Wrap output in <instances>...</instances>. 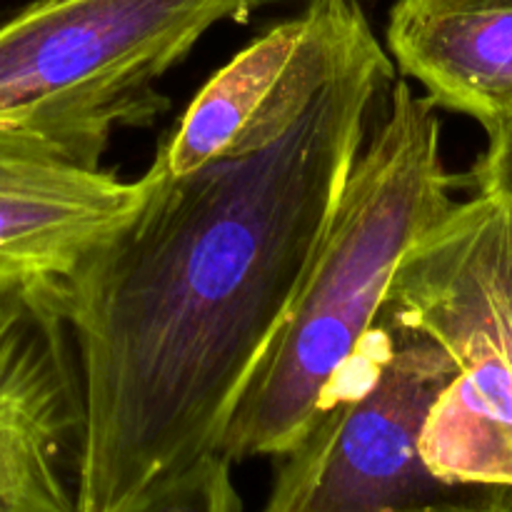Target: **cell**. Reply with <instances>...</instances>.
<instances>
[{
	"label": "cell",
	"instance_id": "1",
	"mask_svg": "<svg viewBox=\"0 0 512 512\" xmlns=\"http://www.w3.org/2000/svg\"><path fill=\"white\" fill-rule=\"evenodd\" d=\"M395 65L375 33L313 93L145 198L60 285L83 383L75 512L218 453L323 240Z\"/></svg>",
	"mask_w": 512,
	"mask_h": 512
},
{
	"label": "cell",
	"instance_id": "2",
	"mask_svg": "<svg viewBox=\"0 0 512 512\" xmlns=\"http://www.w3.org/2000/svg\"><path fill=\"white\" fill-rule=\"evenodd\" d=\"M288 315L250 375L218 453L283 458L378 323L405 255L448 215L455 178L438 108L408 80L388 88Z\"/></svg>",
	"mask_w": 512,
	"mask_h": 512
},
{
	"label": "cell",
	"instance_id": "3",
	"mask_svg": "<svg viewBox=\"0 0 512 512\" xmlns=\"http://www.w3.org/2000/svg\"><path fill=\"white\" fill-rule=\"evenodd\" d=\"M263 0H30L0 18V135L100 168L118 130L168 110L158 83Z\"/></svg>",
	"mask_w": 512,
	"mask_h": 512
},
{
	"label": "cell",
	"instance_id": "4",
	"mask_svg": "<svg viewBox=\"0 0 512 512\" xmlns=\"http://www.w3.org/2000/svg\"><path fill=\"white\" fill-rule=\"evenodd\" d=\"M460 368L425 330L378 323L283 455L263 512H512V488L453 483L423 455L430 413Z\"/></svg>",
	"mask_w": 512,
	"mask_h": 512
},
{
	"label": "cell",
	"instance_id": "5",
	"mask_svg": "<svg viewBox=\"0 0 512 512\" xmlns=\"http://www.w3.org/2000/svg\"><path fill=\"white\" fill-rule=\"evenodd\" d=\"M83 428L60 288L0 283V512H75Z\"/></svg>",
	"mask_w": 512,
	"mask_h": 512
},
{
	"label": "cell",
	"instance_id": "6",
	"mask_svg": "<svg viewBox=\"0 0 512 512\" xmlns=\"http://www.w3.org/2000/svg\"><path fill=\"white\" fill-rule=\"evenodd\" d=\"M370 35L358 0H305L205 83L155 163L168 175L200 168L255 120L320 88Z\"/></svg>",
	"mask_w": 512,
	"mask_h": 512
},
{
	"label": "cell",
	"instance_id": "7",
	"mask_svg": "<svg viewBox=\"0 0 512 512\" xmlns=\"http://www.w3.org/2000/svg\"><path fill=\"white\" fill-rule=\"evenodd\" d=\"M145 175L120 180L0 135V283L60 288L138 210Z\"/></svg>",
	"mask_w": 512,
	"mask_h": 512
},
{
	"label": "cell",
	"instance_id": "8",
	"mask_svg": "<svg viewBox=\"0 0 512 512\" xmlns=\"http://www.w3.org/2000/svg\"><path fill=\"white\" fill-rule=\"evenodd\" d=\"M385 313L425 330L463 333L512 370V208L488 195L455 203L405 255Z\"/></svg>",
	"mask_w": 512,
	"mask_h": 512
},
{
	"label": "cell",
	"instance_id": "9",
	"mask_svg": "<svg viewBox=\"0 0 512 512\" xmlns=\"http://www.w3.org/2000/svg\"><path fill=\"white\" fill-rule=\"evenodd\" d=\"M385 35L435 108L480 125L512 110V0H398Z\"/></svg>",
	"mask_w": 512,
	"mask_h": 512
},
{
	"label": "cell",
	"instance_id": "10",
	"mask_svg": "<svg viewBox=\"0 0 512 512\" xmlns=\"http://www.w3.org/2000/svg\"><path fill=\"white\" fill-rule=\"evenodd\" d=\"M433 338L450 350L460 373L425 425V460L453 483L512 488V370L478 338Z\"/></svg>",
	"mask_w": 512,
	"mask_h": 512
},
{
	"label": "cell",
	"instance_id": "11",
	"mask_svg": "<svg viewBox=\"0 0 512 512\" xmlns=\"http://www.w3.org/2000/svg\"><path fill=\"white\" fill-rule=\"evenodd\" d=\"M113 512H240L230 460L220 453L203 455L180 473L140 490Z\"/></svg>",
	"mask_w": 512,
	"mask_h": 512
},
{
	"label": "cell",
	"instance_id": "12",
	"mask_svg": "<svg viewBox=\"0 0 512 512\" xmlns=\"http://www.w3.org/2000/svg\"><path fill=\"white\" fill-rule=\"evenodd\" d=\"M483 130L488 133V145L475 163L470 180L478 188V195H488L512 208V110L483 125Z\"/></svg>",
	"mask_w": 512,
	"mask_h": 512
}]
</instances>
